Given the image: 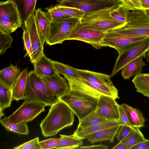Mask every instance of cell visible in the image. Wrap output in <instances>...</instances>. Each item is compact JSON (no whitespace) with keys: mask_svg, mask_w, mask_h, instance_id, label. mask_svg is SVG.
<instances>
[{"mask_svg":"<svg viewBox=\"0 0 149 149\" xmlns=\"http://www.w3.org/2000/svg\"><path fill=\"white\" fill-rule=\"evenodd\" d=\"M74 113L60 100L51 106L48 113L40 124L41 133L45 137L56 135L64 128L72 126Z\"/></svg>","mask_w":149,"mask_h":149,"instance_id":"1","label":"cell"},{"mask_svg":"<svg viewBox=\"0 0 149 149\" xmlns=\"http://www.w3.org/2000/svg\"><path fill=\"white\" fill-rule=\"evenodd\" d=\"M24 97L25 100L40 102L49 106L59 100L33 70L28 73Z\"/></svg>","mask_w":149,"mask_h":149,"instance_id":"2","label":"cell"},{"mask_svg":"<svg viewBox=\"0 0 149 149\" xmlns=\"http://www.w3.org/2000/svg\"><path fill=\"white\" fill-rule=\"evenodd\" d=\"M59 99L69 106L79 121L96 110L98 100L78 91L70 89Z\"/></svg>","mask_w":149,"mask_h":149,"instance_id":"3","label":"cell"},{"mask_svg":"<svg viewBox=\"0 0 149 149\" xmlns=\"http://www.w3.org/2000/svg\"><path fill=\"white\" fill-rule=\"evenodd\" d=\"M118 5L109 9L85 14L80 19V24L86 27L103 31L121 28L125 26L127 22L117 20L109 14L110 10Z\"/></svg>","mask_w":149,"mask_h":149,"instance_id":"4","label":"cell"},{"mask_svg":"<svg viewBox=\"0 0 149 149\" xmlns=\"http://www.w3.org/2000/svg\"><path fill=\"white\" fill-rule=\"evenodd\" d=\"M69 84L70 89L80 91L98 99L101 95L119 98L118 90L115 87L102 86L93 83L81 77L65 75Z\"/></svg>","mask_w":149,"mask_h":149,"instance_id":"5","label":"cell"},{"mask_svg":"<svg viewBox=\"0 0 149 149\" xmlns=\"http://www.w3.org/2000/svg\"><path fill=\"white\" fill-rule=\"evenodd\" d=\"M120 36L130 37H149V17L143 10L132 11L124 27L113 30Z\"/></svg>","mask_w":149,"mask_h":149,"instance_id":"6","label":"cell"},{"mask_svg":"<svg viewBox=\"0 0 149 149\" xmlns=\"http://www.w3.org/2000/svg\"><path fill=\"white\" fill-rule=\"evenodd\" d=\"M80 19L70 17L51 21L46 44L50 46L62 44L64 41L68 40L72 30L80 22Z\"/></svg>","mask_w":149,"mask_h":149,"instance_id":"7","label":"cell"},{"mask_svg":"<svg viewBox=\"0 0 149 149\" xmlns=\"http://www.w3.org/2000/svg\"><path fill=\"white\" fill-rule=\"evenodd\" d=\"M45 106L46 105L42 102L24 100L17 109L7 117L13 123L26 124L45 111Z\"/></svg>","mask_w":149,"mask_h":149,"instance_id":"8","label":"cell"},{"mask_svg":"<svg viewBox=\"0 0 149 149\" xmlns=\"http://www.w3.org/2000/svg\"><path fill=\"white\" fill-rule=\"evenodd\" d=\"M80 23L72 30L68 40L83 41L97 49L106 47L103 40L107 31H100L86 27L81 25Z\"/></svg>","mask_w":149,"mask_h":149,"instance_id":"9","label":"cell"},{"mask_svg":"<svg viewBox=\"0 0 149 149\" xmlns=\"http://www.w3.org/2000/svg\"><path fill=\"white\" fill-rule=\"evenodd\" d=\"M149 50V37L140 43L130 47L118 54L111 76L116 74L128 63L136 57L143 55Z\"/></svg>","mask_w":149,"mask_h":149,"instance_id":"10","label":"cell"},{"mask_svg":"<svg viewBox=\"0 0 149 149\" xmlns=\"http://www.w3.org/2000/svg\"><path fill=\"white\" fill-rule=\"evenodd\" d=\"M148 37H149L125 36L118 35L111 30L107 32L103 39V42L106 47L114 48L119 54L140 43Z\"/></svg>","mask_w":149,"mask_h":149,"instance_id":"11","label":"cell"},{"mask_svg":"<svg viewBox=\"0 0 149 149\" xmlns=\"http://www.w3.org/2000/svg\"><path fill=\"white\" fill-rule=\"evenodd\" d=\"M120 2V0H74L62 5L78 8L87 14L112 8Z\"/></svg>","mask_w":149,"mask_h":149,"instance_id":"12","label":"cell"},{"mask_svg":"<svg viewBox=\"0 0 149 149\" xmlns=\"http://www.w3.org/2000/svg\"><path fill=\"white\" fill-rule=\"evenodd\" d=\"M115 100L109 96L100 95L96 110L98 115L108 120H119V104Z\"/></svg>","mask_w":149,"mask_h":149,"instance_id":"13","label":"cell"},{"mask_svg":"<svg viewBox=\"0 0 149 149\" xmlns=\"http://www.w3.org/2000/svg\"><path fill=\"white\" fill-rule=\"evenodd\" d=\"M35 13H32L24 22V27L29 33L31 43L33 56L31 62L33 63L43 53L44 44L39 34L36 24Z\"/></svg>","mask_w":149,"mask_h":149,"instance_id":"14","label":"cell"},{"mask_svg":"<svg viewBox=\"0 0 149 149\" xmlns=\"http://www.w3.org/2000/svg\"><path fill=\"white\" fill-rule=\"evenodd\" d=\"M41 77L47 86L58 98L70 89L67 79L58 72L53 75Z\"/></svg>","mask_w":149,"mask_h":149,"instance_id":"15","label":"cell"},{"mask_svg":"<svg viewBox=\"0 0 149 149\" xmlns=\"http://www.w3.org/2000/svg\"><path fill=\"white\" fill-rule=\"evenodd\" d=\"M0 21L9 22L22 26L19 11L13 2L9 0L0 1Z\"/></svg>","mask_w":149,"mask_h":149,"instance_id":"16","label":"cell"},{"mask_svg":"<svg viewBox=\"0 0 149 149\" xmlns=\"http://www.w3.org/2000/svg\"><path fill=\"white\" fill-rule=\"evenodd\" d=\"M120 120H107L84 128H77L73 134L84 139L89 134L113 127L123 125Z\"/></svg>","mask_w":149,"mask_h":149,"instance_id":"17","label":"cell"},{"mask_svg":"<svg viewBox=\"0 0 149 149\" xmlns=\"http://www.w3.org/2000/svg\"><path fill=\"white\" fill-rule=\"evenodd\" d=\"M35 18L37 29L44 44L49 33L51 20L47 13L40 8L36 10Z\"/></svg>","mask_w":149,"mask_h":149,"instance_id":"18","label":"cell"},{"mask_svg":"<svg viewBox=\"0 0 149 149\" xmlns=\"http://www.w3.org/2000/svg\"><path fill=\"white\" fill-rule=\"evenodd\" d=\"M121 126H116L92 133L87 135L85 139H87L88 141L93 144L107 141L109 143H113L114 138Z\"/></svg>","mask_w":149,"mask_h":149,"instance_id":"19","label":"cell"},{"mask_svg":"<svg viewBox=\"0 0 149 149\" xmlns=\"http://www.w3.org/2000/svg\"><path fill=\"white\" fill-rule=\"evenodd\" d=\"M80 77L86 80L98 85L114 86L111 80V76L88 70L77 69Z\"/></svg>","mask_w":149,"mask_h":149,"instance_id":"20","label":"cell"},{"mask_svg":"<svg viewBox=\"0 0 149 149\" xmlns=\"http://www.w3.org/2000/svg\"><path fill=\"white\" fill-rule=\"evenodd\" d=\"M33 71L40 77L53 75L57 72L52 60L47 58L44 54L33 63Z\"/></svg>","mask_w":149,"mask_h":149,"instance_id":"21","label":"cell"},{"mask_svg":"<svg viewBox=\"0 0 149 149\" xmlns=\"http://www.w3.org/2000/svg\"><path fill=\"white\" fill-rule=\"evenodd\" d=\"M143 55L139 56L131 61L122 69L121 74L125 79H128L133 76L141 73L146 63L143 60Z\"/></svg>","mask_w":149,"mask_h":149,"instance_id":"22","label":"cell"},{"mask_svg":"<svg viewBox=\"0 0 149 149\" xmlns=\"http://www.w3.org/2000/svg\"><path fill=\"white\" fill-rule=\"evenodd\" d=\"M121 105L131 126L135 128H140L144 126L145 119L139 110L125 103Z\"/></svg>","mask_w":149,"mask_h":149,"instance_id":"23","label":"cell"},{"mask_svg":"<svg viewBox=\"0 0 149 149\" xmlns=\"http://www.w3.org/2000/svg\"><path fill=\"white\" fill-rule=\"evenodd\" d=\"M28 73L27 68L21 71L12 88L13 100H25L24 92Z\"/></svg>","mask_w":149,"mask_h":149,"instance_id":"24","label":"cell"},{"mask_svg":"<svg viewBox=\"0 0 149 149\" xmlns=\"http://www.w3.org/2000/svg\"><path fill=\"white\" fill-rule=\"evenodd\" d=\"M16 6L20 15L24 27V22L33 13H35L37 0H9Z\"/></svg>","mask_w":149,"mask_h":149,"instance_id":"25","label":"cell"},{"mask_svg":"<svg viewBox=\"0 0 149 149\" xmlns=\"http://www.w3.org/2000/svg\"><path fill=\"white\" fill-rule=\"evenodd\" d=\"M20 73V69L16 65L11 64L0 70V81L6 87L12 88Z\"/></svg>","mask_w":149,"mask_h":149,"instance_id":"26","label":"cell"},{"mask_svg":"<svg viewBox=\"0 0 149 149\" xmlns=\"http://www.w3.org/2000/svg\"><path fill=\"white\" fill-rule=\"evenodd\" d=\"M132 81L137 92L149 98V73L137 74Z\"/></svg>","mask_w":149,"mask_h":149,"instance_id":"27","label":"cell"},{"mask_svg":"<svg viewBox=\"0 0 149 149\" xmlns=\"http://www.w3.org/2000/svg\"><path fill=\"white\" fill-rule=\"evenodd\" d=\"M60 135L62 139L55 149H78L83 145V139L73 134L66 135L60 134Z\"/></svg>","mask_w":149,"mask_h":149,"instance_id":"28","label":"cell"},{"mask_svg":"<svg viewBox=\"0 0 149 149\" xmlns=\"http://www.w3.org/2000/svg\"><path fill=\"white\" fill-rule=\"evenodd\" d=\"M139 128H135L122 141L127 149H131L134 146L146 140Z\"/></svg>","mask_w":149,"mask_h":149,"instance_id":"29","label":"cell"},{"mask_svg":"<svg viewBox=\"0 0 149 149\" xmlns=\"http://www.w3.org/2000/svg\"><path fill=\"white\" fill-rule=\"evenodd\" d=\"M120 2L116 8L109 12L110 15L116 20L123 22H128L130 18L131 12Z\"/></svg>","mask_w":149,"mask_h":149,"instance_id":"30","label":"cell"},{"mask_svg":"<svg viewBox=\"0 0 149 149\" xmlns=\"http://www.w3.org/2000/svg\"><path fill=\"white\" fill-rule=\"evenodd\" d=\"M0 123L8 131L20 134L28 135L29 134V128L26 124L13 123L7 117L0 119Z\"/></svg>","mask_w":149,"mask_h":149,"instance_id":"31","label":"cell"},{"mask_svg":"<svg viewBox=\"0 0 149 149\" xmlns=\"http://www.w3.org/2000/svg\"><path fill=\"white\" fill-rule=\"evenodd\" d=\"M13 100L12 88H9L0 81V110L3 111L10 107Z\"/></svg>","mask_w":149,"mask_h":149,"instance_id":"32","label":"cell"},{"mask_svg":"<svg viewBox=\"0 0 149 149\" xmlns=\"http://www.w3.org/2000/svg\"><path fill=\"white\" fill-rule=\"evenodd\" d=\"M107 120H108L98 116L95 110L79 121L77 128H84Z\"/></svg>","mask_w":149,"mask_h":149,"instance_id":"33","label":"cell"},{"mask_svg":"<svg viewBox=\"0 0 149 149\" xmlns=\"http://www.w3.org/2000/svg\"><path fill=\"white\" fill-rule=\"evenodd\" d=\"M52 62L57 72L59 74L63 76L80 77L77 69L59 62L54 61H52Z\"/></svg>","mask_w":149,"mask_h":149,"instance_id":"34","label":"cell"},{"mask_svg":"<svg viewBox=\"0 0 149 149\" xmlns=\"http://www.w3.org/2000/svg\"><path fill=\"white\" fill-rule=\"evenodd\" d=\"M58 9L66 15L72 17L81 19L85 13L81 10L74 7L57 4L55 6Z\"/></svg>","mask_w":149,"mask_h":149,"instance_id":"35","label":"cell"},{"mask_svg":"<svg viewBox=\"0 0 149 149\" xmlns=\"http://www.w3.org/2000/svg\"><path fill=\"white\" fill-rule=\"evenodd\" d=\"M13 38L11 33H7L0 30V55H2L11 46Z\"/></svg>","mask_w":149,"mask_h":149,"instance_id":"36","label":"cell"},{"mask_svg":"<svg viewBox=\"0 0 149 149\" xmlns=\"http://www.w3.org/2000/svg\"><path fill=\"white\" fill-rule=\"evenodd\" d=\"M47 14L51 21H55L71 17L65 14L62 12L57 9L55 6L47 7L46 8Z\"/></svg>","mask_w":149,"mask_h":149,"instance_id":"37","label":"cell"},{"mask_svg":"<svg viewBox=\"0 0 149 149\" xmlns=\"http://www.w3.org/2000/svg\"><path fill=\"white\" fill-rule=\"evenodd\" d=\"M23 30L22 38L24 45V48L26 51V54L24 57L28 55L30 58V62L33 56V50L29 32L25 29L22 28Z\"/></svg>","mask_w":149,"mask_h":149,"instance_id":"38","label":"cell"},{"mask_svg":"<svg viewBox=\"0 0 149 149\" xmlns=\"http://www.w3.org/2000/svg\"><path fill=\"white\" fill-rule=\"evenodd\" d=\"M22 26L18 24L6 21H0V30L7 33L14 32Z\"/></svg>","mask_w":149,"mask_h":149,"instance_id":"39","label":"cell"},{"mask_svg":"<svg viewBox=\"0 0 149 149\" xmlns=\"http://www.w3.org/2000/svg\"><path fill=\"white\" fill-rule=\"evenodd\" d=\"M62 138H50L42 141H39V143L41 149L55 148L59 144Z\"/></svg>","mask_w":149,"mask_h":149,"instance_id":"40","label":"cell"},{"mask_svg":"<svg viewBox=\"0 0 149 149\" xmlns=\"http://www.w3.org/2000/svg\"><path fill=\"white\" fill-rule=\"evenodd\" d=\"M39 139L38 137L25 142L19 145L15 146L13 149H41L39 143Z\"/></svg>","mask_w":149,"mask_h":149,"instance_id":"41","label":"cell"},{"mask_svg":"<svg viewBox=\"0 0 149 149\" xmlns=\"http://www.w3.org/2000/svg\"><path fill=\"white\" fill-rule=\"evenodd\" d=\"M134 128L131 126L125 125H122L119 129L116 136L118 142L122 141Z\"/></svg>","mask_w":149,"mask_h":149,"instance_id":"42","label":"cell"},{"mask_svg":"<svg viewBox=\"0 0 149 149\" xmlns=\"http://www.w3.org/2000/svg\"><path fill=\"white\" fill-rule=\"evenodd\" d=\"M119 110L120 116L119 120L124 125L131 126L127 118L121 105L119 104Z\"/></svg>","mask_w":149,"mask_h":149,"instance_id":"43","label":"cell"},{"mask_svg":"<svg viewBox=\"0 0 149 149\" xmlns=\"http://www.w3.org/2000/svg\"><path fill=\"white\" fill-rule=\"evenodd\" d=\"M131 149H149V140L146 139L134 146Z\"/></svg>","mask_w":149,"mask_h":149,"instance_id":"44","label":"cell"},{"mask_svg":"<svg viewBox=\"0 0 149 149\" xmlns=\"http://www.w3.org/2000/svg\"><path fill=\"white\" fill-rule=\"evenodd\" d=\"M109 146L106 145H93L88 146H81L78 149H107Z\"/></svg>","mask_w":149,"mask_h":149,"instance_id":"45","label":"cell"},{"mask_svg":"<svg viewBox=\"0 0 149 149\" xmlns=\"http://www.w3.org/2000/svg\"><path fill=\"white\" fill-rule=\"evenodd\" d=\"M120 1L129 10L133 11L136 10L133 4V0H120Z\"/></svg>","mask_w":149,"mask_h":149,"instance_id":"46","label":"cell"},{"mask_svg":"<svg viewBox=\"0 0 149 149\" xmlns=\"http://www.w3.org/2000/svg\"><path fill=\"white\" fill-rule=\"evenodd\" d=\"M142 10L149 9V0H141Z\"/></svg>","mask_w":149,"mask_h":149,"instance_id":"47","label":"cell"},{"mask_svg":"<svg viewBox=\"0 0 149 149\" xmlns=\"http://www.w3.org/2000/svg\"><path fill=\"white\" fill-rule=\"evenodd\" d=\"M133 3L136 10H142L141 0H133Z\"/></svg>","mask_w":149,"mask_h":149,"instance_id":"48","label":"cell"},{"mask_svg":"<svg viewBox=\"0 0 149 149\" xmlns=\"http://www.w3.org/2000/svg\"><path fill=\"white\" fill-rule=\"evenodd\" d=\"M112 149H127L125 145L121 142H120L116 146L112 148Z\"/></svg>","mask_w":149,"mask_h":149,"instance_id":"49","label":"cell"},{"mask_svg":"<svg viewBox=\"0 0 149 149\" xmlns=\"http://www.w3.org/2000/svg\"><path fill=\"white\" fill-rule=\"evenodd\" d=\"M74 0H61L59 2V4L63 5L64 4L66 3H67L70 2L72 1H74Z\"/></svg>","mask_w":149,"mask_h":149,"instance_id":"50","label":"cell"},{"mask_svg":"<svg viewBox=\"0 0 149 149\" xmlns=\"http://www.w3.org/2000/svg\"><path fill=\"white\" fill-rule=\"evenodd\" d=\"M145 57L146 58V61L147 62L149 63V50L146 54Z\"/></svg>","mask_w":149,"mask_h":149,"instance_id":"51","label":"cell"},{"mask_svg":"<svg viewBox=\"0 0 149 149\" xmlns=\"http://www.w3.org/2000/svg\"><path fill=\"white\" fill-rule=\"evenodd\" d=\"M144 10L147 15L149 17V9H147Z\"/></svg>","mask_w":149,"mask_h":149,"instance_id":"52","label":"cell"},{"mask_svg":"<svg viewBox=\"0 0 149 149\" xmlns=\"http://www.w3.org/2000/svg\"><path fill=\"white\" fill-rule=\"evenodd\" d=\"M0 118H1V117H2L3 116L4 114V113L3 112V111H0Z\"/></svg>","mask_w":149,"mask_h":149,"instance_id":"53","label":"cell"},{"mask_svg":"<svg viewBox=\"0 0 149 149\" xmlns=\"http://www.w3.org/2000/svg\"><path fill=\"white\" fill-rule=\"evenodd\" d=\"M57 2H59L61 0H56Z\"/></svg>","mask_w":149,"mask_h":149,"instance_id":"54","label":"cell"}]
</instances>
